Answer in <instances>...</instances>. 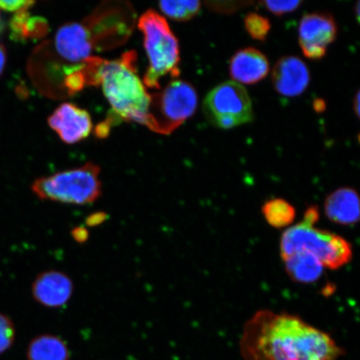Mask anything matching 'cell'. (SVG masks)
Returning <instances> with one entry per match:
<instances>
[{"label":"cell","mask_w":360,"mask_h":360,"mask_svg":"<svg viewBox=\"0 0 360 360\" xmlns=\"http://www.w3.org/2000/svg\"><path fill=\"white\" fill-rule=\"evenodd\" d=\"M28 360H70L69 347L64 340L53 335H41L30 342Z\"/></svg>","instance_id":"cell-16"},{"label":"cell","mask_w":360,"mask_h":360,"mask_svg":"<svg viewBox=\"0 0 360 360\" xmlns=\"http://www.w3.org/2000/svg\"><path fill=\"white\" fill-rule=\"evenodd\" d=\"M15 339V328L11 319L0 314V354L10 349Z\"/></svg>","instance_id":"cell-21"},{"label":"cell","mask_w":360,"mask_h":360,"mask_svg":"<svg viewBox=\"0 0 360 360\" xmlns=\"http://www.w3.org/2000/svg\"><path fill=\"white\" fill-rule=\"evenodd\" d=\"M101 168L96 164L60 171L34 180L31 186L39 200L70 205L94 204L102 195Z\"/></svg>","instance_id":"cell-6"},{"label":"cell","mask_w":360,"mask_h":360,"mask_svg":"<svg viewBox=\"0 0 360 360\" xmlns=\"http://www.w3.org/2000/svg\"><path fill=\"white\" fill-rule=\"evenodd\" d=\"M288 276L297 283H309L321 278L323 266L315 256L300 251L283 259Z\"/></svg>","instance_id":"cell-15"},{"label":"cell","mask_w":360,"mask_h":360,"mask_svg":"<svg viewBox=\"0 0 360 360\" xmlns=\"http://www.w3.org/2000/svg\"><path fill=\"white\" fill-rule=\"evenodd\" d=\"M204 111L210 123L220 129H231L253 120V106L247 90L240 84L229 81L208 94Z\"/></svg>","instance_id":"cell-8"},{"label":"cell","mask_w":360,"mask_h":360,"mask_svg":"<svg viewBox=\"0 0 360 360\" xmlns=\"http://www.w3.org/2000/svg\"><path fill=\"white\" fill-rule=\"evenodd\" d=\"M263 216L266 222L276 229L289 228L296 217V210L290 202L283 199H273L262 206Z\"/></svg>","instance_id":"cell-18"},{"label":"cell","mask_w":360,"mask_h":360,"mask_svg":"<svg viewBox=\"0 0 360 360\" xmlns=\"http://www.w3.org/2000/svg\"><path fill=\"white\" fill-rule=\"evenodd\" d=\"M34 4V1H24V0H13V1L0 0V11L16 13L25 11H28Z\"/></svg>","instance_id":"cell-24"},{"label":"cell","mask_w":360,"mask_h":360,"mask_svg":"<svg viewBox=\"0 0 360 360\" xmlns=\"http://www.w3.org/2000/svg\"><path fill=\"white\" fill-rule=\"evenodd\" d=\"M245 25L251 37L259 41H264L266 39L271 28L269 20L256 13H250L245 17Z\"/></svg>","instance_id":"cell-20"},{"label":"cell","mask_w":360,"mask_h":360,"mask_svg":"<svg viewBox=\"0 0 360 360\" xmlns=\"http://www.w3.org/2000/svg\"><path fill=\"white\" fill-rule=\"evenodd\" d=\"M248 2H240V1H213V2H207V6H209L210 10H212L215 12L229 13H235L237 11L240 10L243 6H248Z\"/></svg>","instance_id":"cell-23"},{"label":"cell","mask_w":360,"mask_h":360,"mask_svg":"<svg viewBox=\"0 0 360 360\" xmlns=\"http://www.w3.org/2000/svg\"><path fill=\"white\" fill-rule=\"evenodd\" d=\"M136 64L134 51L124 53L118 60H102L96 86L101 85L117 118L145 124L151 97L139 77Z\"/></svg>","instance_id":"cell-3"},{"label":"cell","mask_w":360,"mask_h":360,"mask_svg":"<svg viewBox=\"0 0 360 360\" xmlns=\"http://www.w3.org/2000/svg\"><path fill=\"white\" fill-rule=\"evenodd\" d=\"M102 216H103V214H101V215L98 214H94L93 216H91V217L89 219L88 223L91 224L92 225L101 224L102 220Z\"/></svg>","instance_id":"cell-27"},{"label":"cell","mask_w":360,"mask_h":360,"mask_svg":"<svg viewBox=\"0 0 360 360\" xmlns=\"http://www.w3.org/2000/svg\"><path fill=\"white\" fill-rule=\"evenodd\" d=\"M87 231L86 229H76L73 231V236L75 238V240H77L79 242H82L87 238Z\"/></svg>","instance_id":"cell-26"},{"label":"cell","mask_w":360,"mask_h":360,"mask_svg":"<svg viewBox=\"0 0 360 360\" xmlns=\"http://www.w3.org/2000/svg\"><path fill=\"white\" fill-rule=\"evenodd\" d=\"M309 80L308 67L299 58L283 57L274 66L272 74L273 84L281 96H300L308 88Z\"/></svg>","instance_id":"cell-12"},{"label":"cell","mask_w":360,"mask_h":360,"mask_svg":"<svg viewBox=\"0 0 360 360\" xmlns=\"http://www.w3.org/2000/svg\"><path fill=\"white\" fill-rule=\"evenodd\" d=\"M48 124L61 141L70 145L86 139L93 129L89 112L71 103H62L49 117Z\"/></svg>","instance_id":"cell-11"},{"label":"cell","mask_w":360,"mask_h":360,"mask_svg":"<svg viewBox=\"0 0 360 360\" xmlns=\"http://www.w3.org/2000/svg\"><path fill=\"white\" fill-rule=\"evenodd\" d=\"M102 51L96 31L85 19L58 29L29 58L27 71L36 89L53 98L70 97L87 86L86 69L94 51Z\"/></svg>","instance_id":"cell-2"},{"label":"cell","mask_w":360,"mask_h":360,"mask_svg":"<svg viewBox=\"0 0 360 360\" xmlns=\"http://www.w3.org/2000/svg\"><path fill=\"white\" fill-rule=\"evenodd\" d=\"M145 124L158 134L173 133L195 114L198 96L195 88L184 80L171 81L160 92L150 94Z\"/></svg>","instance_id":"cell-7"},{"label":"cell","mask_w":360,"mask_h":360,"mask_svg":"<svg viewBox=\"0 0 360 360\" xmlns=\"http://www.w3.org/2000/svg\"><path fill=\"white\" fill-rule=\"evenodd\" d=\"M336 22L328 13L305 15L300 21L299 40L301 49L309 60H321L326 55L328 45L337 36Z\"/></svg>","instance_id":"cell-9"},{"label":"cell","mask_w":360,"mask_h":360,"mask_svg":"<svg viewBox=\"0 0 360 360\" xmlns=\"http://www.w3.org/2000/svg\"><path fill=\"white\" fill-rule=\"evenodd\" d=\"M265 8L276 15H283L294 12L302 2L301 1H264Z\"/></svg>","instance_id":"cell-22"},{"label":"cell","mask_w":360,"mask_h":360,"mask_svg":"<svg viewBox=\"0 0 360 360\" xmlns=\"http://www.w3.org/2000/svg\"><path fill=\"white\" fill-rule=\"evenodd\" d=\"M139 29L143 35L148 68L143 82L146 87L160 89L165 76L178 77L179 45L167 20L155 11L148 10L139 18Z\"/></svg>","instance_id":"cell-5"},{"label":"cell","mask_w":360,"mask_h":360,"mask_svg":"<svg viewBox=\"0 0 360 360\" xmlns=\"http://www.w3.org/2000/svg\"><path fill=\"white\" fill-rule=\"evenodd\" d=\"M319 219L317 206L309 207L302 221L283 231L280 244L282 259L296 252H307L321 261L323 268L332 270L344 267L352 260L350 243L335 233L315 226Z\"/></svg>","instance_id":"cell-4"},{"label":"cell","mask_w":360,"mask_h":360,"mask_svg":"<svg viewBox=\"0 0 360 360\" xmlns=\"http://www.w3.org/2000/svg\"><path fill=\"white\" fill-rule=\"evenodd\" d=\"M354 107L355 114H356V115L359 116V93H357L356 97H355V98H354Z\"/></svg>","instance_id":"cell-28"},{"label":"cell","mask_w":360,"mask_h":360,"mask_svg":"<svg viewBox=\"0 0 360 360\" xmlns=\"http://www.w3.org/2000/svg\"><path fill=\"white\" fill-rule=\"evenodd\" d=\"M269 63L258 49L246 48L236 53L229 64L233 79L245 84H254L266 77Z\"/></svg>","instance_id":"cell-13"},{"label":"cell","mask_w":360,"mask_h":360,"mask_svg":"<svg viewBox=\"0 0 360 360\" xmlns=\"http://www.w3.org/2000/svg\"><path fill=\"white\" fill-rule=\"evenodd\" d=\"M6 48H4V44L0 43V75L3 74L4 67L6 65Z\"/></svg>","instance_id":"cell-25"},{"label":"cell","mask_w":360,"mask_h":360,"mask_svg":"<svg viewBox=\"0 0 360 360\" xmlns=\"http://www.w3.org/2000/svg\"><path fill=\"white\" fill-rule=\"evenodd\" d=\"M240 349L245 360H338L344 354L328 333L298 315L270 309L245 323Z\"/></svg>","instance_id":"cell-1"},{"label":"cell","mask_w":360,"mask_h":360,"mask_svg":"<svg viewBox=\"0 0 360 360\" xmlns=\"http://www.w3.org/2000/svg\"><path fill=\"white\" fill-rule=\"evenodd\" d=\"M75 285L72 278L60 270H46L38 274L31 287L36 302L44 307H64L74 295Z\"/></svg>","instance_id":"cell-10"},{"label":"cell","mask_w":360,"mask_h":360,"mask_svg":"<svg viewBox=\"0 0 360 360\" xmlns=\"http://www.w3.org/2000/svg\"><path fill=\"white\" fill-rule=\"evenodd\" d=\"M162 12L170 19L176 21H188L198 15L201 8V3L192 1H161L159 3Z\"/></svg>","instance_id":"cell-19"},{"label":"cell","mask_w":360,"mask_h":360,"mask_svg":"<svg viewBox=\"0 0 360 360\" xmlns=\"http://www.w3.org/2000/svg\"><path fill=\"white\" fill-rule=\"evenodd\" d=\"M12 39L22 40L39 39L46 35L49 30L46 20L41 17H31L28 11L15 13L10 21Z\"/></svg>","instance_id":"cell-17"},{"label":"cell","mask_w":360,"mask_h":360,"mask_svg":"<svg viewBox=\"0 0 360 360\" xmlns=\"http://www.w3.org/2000/svg\"><path fill=\"white\" fill-rule=\"evenodd\" d=\"M325 213L331 222L353 225L360 219V201L358 193L352 188H338L328 195L325 201Z\"/></svg>","instance_id":"cell-14"}]
</instances>
